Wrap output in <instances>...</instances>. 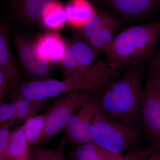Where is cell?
<instances>
[{
	"label": "cell",
	"instance_id": "obj_1",
	"mask_svg": "<svg viewBox=\"0 0 160 160\" xmlns=\"http://www.w3.org/2000/svg\"><path fill=\"white\" fill-rule=\"evenodd\" d=\"M141 64L130 66L121 77L95 94L100 111L140 129V112L144 91Z\"/></svg>",
	"mask_w": 160,
	"mask_h": 160
},
{
	"label": "cell",
	"instance_id": "obj_2",
	"mask_svg": "<svg viewBox=\"0 0 160 160\" xmlns=\"http://www.w3.org/2000/svg\"><path fill=\"white\" fill-rule=\"evenodd\" d=\"M160 37V21L129 27L113 38L107 60L119 70L141 64L154 52Z\"/></svg>",
	"mask_w": 160,
	"mask_h": 160
},
{
	"label": "cell",
	"instance_id": "obj_3",
	"mask_svg": "<svg viewBox=\"0 0 160 160\" xmlns=\"http://www.w3.org/2000/svg\"><path fill=\"white\" fill-rule=\"evenodd\" d=\"M141 129L98 110L91 128V139L107 151L118 155L126 154L142 148Z\"/></svg>",
	"mask_w": 160,
	"mask_h": 160
},
{
	"label": "cell",
	"instance_id": "obj_4",
	"mask_svg": "<svg viewBox=\"0 0 160 160\" xmlns=\"http://www.w3.org/2000/svg\"><path fill=\"white\" fill-rule=\"evenodd\" d=\"M141 131L148 146L160 149V98L157 87L148 74L140 112Z\"/></svg>",
	"mask_w": 160,
	"mask_h": 160
},
{
	"label": "cell",
	"instance_id": "obj_5",
	"mask_svg": "<svg viewBox=\"0 0 160 160\" xmlns=\"http://www.w3.org/2000/svg\"><path fill=\"white\" fill-rule=\"evenodd\" d=\"M23 78L31 82L51 78L53 68L51 63L41 59L37 54L36 40L23 33L12 38Z\"/></svg>",
	"mask_w": 160,
	"mask_h": 160
},
{
	"label": "cell",
	"instance_id": "obj_6",
	"mask_svg": "<svg viewBox=\"0 0 160 160\" xmlns=\"http://www.w3.org/2000/svg\"><path fill=\"white\" fill-rule=\"evenodd\" d=\"M92 94L84 92H72L59 97L46 111V129L43 142L63 130L70 117Z\"/></svg>",
	"mask_w": 160,
	"mask_h": 160
},
{
	"label": "cell",
	"instance_id": "obj_7",
	"mask_svg": "<svg viewBox=\"0 0 160 160\" xmlns=\"http://www.w3.org/2000/svg\"><path fill=\"white\" fill-rule=\"evenodd\" d=\"M98 110L96 96L92 94L68 120L63 129L64 143L74 146L92 141V124Z\"/></svg>",
	"mask_w": 160,
	"mask_h": 160
},
{
	"label": "cell",
	"instance_id": "obj_8",
	"mask_svg": "<svg viewBox=\"0 0 160 160\" xmlns=\"http://www.w3.org/2000/svg\"><path fill=\"white\" fill-rule=\"evenodd\" d=\"M99 54L83 40L78 39L72 43L60 63L64 78L89 68L96 62Z\"/></svg>",
	"mask_w": 160,
	"mask_h": 160
},
{
	"label": "cell",
	"instance_id": "obj_9",
	"mask_svg": "<svg viewBox=\"0 0 160 160\" xmlns=\"http://www.w3.org/2000/svg\"><path fill=\"white\" fill-rule=\"evenodd\" d=\"M0 69L6 75L8 88L13 91L24 81L18 64L12 50L6 29L0 25Z\"/></svg>",
	"mask_w": 160,
	"mask_h": 160
},
{
	"label": "cell",
	"instance_id": "obj_10",
	"mask_svg": "<svg viewBox=\"0 0 160 160\" xmlns=\"http://www.w3.org/2000/svg\"><path fill=\"white\" fill-rule=\"evenodd\" d=\"M114 13L126 18L143 17L160 4V0H100Z\"/></svg>",
	"mask_w": 160,
	"mask_h": 160
},
{
	"label": "cell",
	"instance_id": "obj_11",
	"mask_svg": "<svg viewBox=\"0 0 160 160\" xmlns=\"http://www.w3.org/2000/svg\"><path fill=\"white\" fill-rule=\"evenodd\" d=\"M36 52L41 59L52 63H61L68 46L57 32H47L36 39Z\"/></svg>",
	"mask_w": 160,
	"mask_h": 160
},
{
	"label": "cell",
	"instance_id": "obj_12",
	"mask_svg": "<svg viewBox=\"0 0 160 160\" xmlns=\"http://www.w3.org/2000/svg\"><path fill=\"white\" fill-rule=\"evenodd\" d=\"M54 0H12L11 11L18 22L27 26L42 23L46 7Z\"/></svg>",
	"mask_w": 160,
	"mask_h": 160
},
{
	"label": "cell",
	"instance_id": "obj_13",
	"mask_svg": "<svg viewBox=\"0 0 160 160\" xmlns=\"http://www.w3.org/2000/svg\"><path fill=\"white\" fill-rule=\"evenodd\" d=\"M66 8L68 22L75 28H81L97 10L88 0H70Z\"/></svg>",
	"mask_w": 160,
	"mask_h": 160
},
{
	"label": "cell",
	"instance_id": "obj_14",
	"mask_svg": "<svg viewBox=\"0 0 160 160\" xmlns=\"http://www.w3.org/2000/svg\"><path fill=\"white\" fill-rule=\"evenodd\" d=\"M73 146L70 152L71 160H107L121 155L107 151L92 141Z\"/></svg>",
	"mask_w": 160,
	"mask_h": 160
},
{
	"label": "cell",
	"instance_id": "obj_15",
	"mask_svg": "<svg viewBox=\"0 0 160 160\" xmlns=\"http://www.w3.org/2000/svg\"><path fill=\"white\" fill-rule=\"evenodd\" d=\"M121 25V22L113 17L104 27L86 42L98 53H106L113 39V35Z\"/></svg>",
	"mask_w": 160,
	"mask_h": 160
},
{
	"label": "cell",
	"instance_id": "obj_16",
	"mask_svg": "<svg viewBox=\"0 0 160 160\" xmlns=\"http://www.w3.org/2000/svg\"><path fill=\"white\" fill-rule=\"evenodd\" d=\"M48 101L19 99L12 101L15 109L14 122H24L38 114L48 106Z\"/></svg>",
	"mask_w": 160,
	"mask_h": 160
},
{
	"label": "cell",
	"instance_id": "obj_17",
	"mask_svg": "<svg viewBox=\"0 0 160 160\" xmlns=\"http://www.w3.org/2000/svg\"><path fill=\"white\" fill-rule=\"evenodd\" d=\"M67 22L65 6L56 0L52 1L44 10L42 24L46 28L51 29H60Z\"/></svg>",
	"mask_w": 160,
	"mask_h": 160
},
{
	"label": "cell",
	"instance_id": "obj_18",
	"mask_svg": "<svg viewBox=\"0 0 160 160\" xmlns=\"http://www.w3.org/2000/svg\"><path fill=\"white\" fill-rule=\"evenodd\" d=\"M46 117V111L26 120L22 125L29 146L43 142Z\"/></svg>",
	"mask_w": 160,
	"mask_h": 160
},
{
	"label": "cell",
	"instance_id": "obj_19",
	"mask_svg": "<svg viewBox=\"0 0 160 160\" xmlns=\"http://www.w3.org/2000/svg\"><path fill=\"white\" fill-rule=\"evenodd\" d=\"M29 146L22 126L11 130L7 158L18 160L29 155Z\"/></svg>",
	"mask_w": 160,
	"mask_h": 160
},
{
	"label": "cell",
	"instance_id": "obj_20",
	"mask_svg": "<svg viewBox=\"0 0 160 160\" xmlns=\"http://www.w3.org/2000/svg\"><path fill=\"white\" fill-rule=\"evenodd\" d=\"M113 17L102 10H98L81 28L78 29V39L86 42L112 19Z\"/></svg>",
	"mask_w": 160,
	"mask_h": 160
},
{
	"label": "cell",
	"instance_id": "obj_21",
	"mask_svg": "<svg viewBox=\"0 0 160 160\" xmlns=\"http://www.w3.org/2000/svg\"><path fill=\"white\" fill-rule=\"evenodd\" d=\"M148 60L149 67V74L156 85L160 98V48L155 50Z\"/></svg>",
	"mask_w": 160,
	"mask_h": 160
},
{
	"label": "cell",
	"instance_id": "obj_22",
	"mask_svg": "<svg viewBox=\"0 0 160 160\" xmlns=\"http://www.w3.org/2000/svg\"><path fill=\"white\" fill-rule=\"evenodd\" d=\"M64 142L58 149H38L34 152L35 160H66L63 152Z\"/></svg>",
	"mask_w": 160,
	"mask_h": 160
},
{
	"label": "cell",
	"instance_id": "obj_23",
	"mask_svg": "<svg viewBox=\"0 0 160 160\" xmlns=\"http://www.w3.org/2000/svg\"><path fill=\"white\" fill-rule=\"evenodd\" d=\"M15 109L12 103H0V126L14 122Z\"/></svg>",
	"mask_w": 160,
	"mask_h": 160
},
{
	"label": "cell",
	"instance_id": "obj_24",
	"mask_svg": "<svg viewBox=\"0 0 160 160\" xmlns=\"http://www.w3.org/2000/svg\"><path fill=\"white\" fill-rule=\"evenodd\" d=\"M11 132L9 125L0 126V160L7 158Z\"/></svg>",
	"mask_w": 160,
	"mask_h": 160
},
{
	"label": "cell",
	"instance_id": "obj_25",
	"mask_svg": "<svg viewBox=\"0 0 160 160\" xmlns=\"http://www.w3.org/2000/svg\"><path fill=\"white\" fill-rule=\"evenodd\" d=\"M153 151L149 146L140 148L132 152L121 155L118 157L107 160H143Z\"/></svg>",
	"mask_w": 160,
	"mask_h": 160
},
{
	"label": "cell",
	"instance_id": "obj_26",
	"mask_svg": "<svg viewBox=\"0 0 160 160\" xmlns=\"http://www.w3.org/2000/svg\"><path fill=\"white\" fill-rule=\"evenodd\" d=\"M8 89V80L6 75L0 69V103L2 102L4 94Z\"/></svg>",
	"mask_w": 160,
	"mask_h": 160
},
{
	"label": "cell",
	"instance_id": "obj_27",
	"mask_svg": "<svg viewBox=\"0 0 160 160\" xmlns=\"http://www.w3.org/2000/svg\"><path fill=\"white\" fill-rule=\"evenodd\" d=\"M143 160H160V149L153 150L151 153Z\"/></svg>",
	"mask_w": 160,
	"mask_h": 160
},
{
	"label": "cell",
	"instance_id": "obj_28",
	"mask_svg": "<svg viewBox=\"0 0 160 160\" xmlns=\"http://www.w3.org/2000/svg\"><path fill=\"white\" fill-rule=\"evenodd\" d=\"M18 160H30V159L29 158V155H28L26 157L22 158Z\"/></svg>",
	"mask_w": 160,
	"mask_h": 160
},
{
	"label": "cell",
	"instance_id": "obj_29",
	"mask_svg": "<svg viewBox=\"0 0 160 160\" xmlns=\"http://www.w3.org/2000/svg\"><path fill=\"white\" fill-rule=\"evenodd\" d=\"M3 160H13L12 159H11L9 158H6L4 159H3Z\"/></svg>",
	"mask_w": 160,
	"mask_h": 160
},
{
	"label": "cell",
	"instance_id": "obj_30",
	"mask_svg": "<svg viewBox=\"0 0 160 160\" xmlns=\"http://www.w3.org/2000/svg\"></svg>",
	"mask_w": 160,
	"mask_h": 160
}]
</instances>
